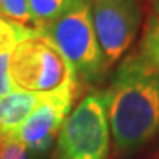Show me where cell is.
<instances>
[{
  "instance_id": "6",
  "label": "cell",
  "mask_w": 159,
  "mask_h": 159,
  "mask_svg": "<svg viewBox=\"0 0 159 159\" xmlns=\"http://www.w3.org/2000/svg\"><path fill=\"white\" fill-rule=\"evenodd\" d=\"M75 89L77 85H72L47 93L43 103L27 118L12 139L22 143L31 152L46 155L69 116L74 105Z\"/></svg>"
},
{
  "instance_id": "14",
  "label": "cell",
  "mask_w": 159,
  "mask_h": 159,
  "mask_svg": "<svg viewBox=\"0 0 159 159\" xmlns=\"http://www.w3.org/2000/svg\"><path fill=\"white\" fill-rule=\"evenodd\" d=\"M149 3H150V7H152V11H153V16H158L159 18V0H149Z\"/></svg>"
},
{
  "instance_id": "12",
  "label": "cell",
  "mask_w": 159,
  "mask_h": 159,
  "mask_svg": "<svg viewBox=\"0 0 159 159\" xmlns=\"http://www.w3.org/2000/svg\"><path fill=\"white\" fill-rule=\"evenodd\" d=\"M0 159H47L46 155L31 152L15 139H0Z\"/></svg>"
},
{
  "instance_id": "7",
  "label": "cell",
  "mask_w": 159,
  "mask_h": 159,
  "mask_svg": "<svg viewBox=\"0 0 159 159\" xmlns=\"http://www.w3.org/2000/svg\"><path fill=\"white\" fill-rule=\"evenodd\" d=\"M47 94L15 90L0 97V139H12Z\"/></svg>"
},
{
  "instance_id": "13",
  "label": "cell",
  "mask_w": 159,
  "mask_h": 159,
  "mask_svg": "<svg viewBox=\"0 0 159 159\" xmlns=\"http://www.w3.org/2000/svg\"><path fill=\"white\" fill-rule=\"evenodd\" d=\"M11 56L12 53H0V97L15 91L11 77Z\"/></svg>"
},
{
  "instance_id": "1",
  "label": "cell",
  "mask_w": 159,
  "mask_h": 159,
  "mask_svg": "<svg viewBox=\"0 0 159 159\" xmlns=\"http://www.w3.org/2000/svg\"><path fill=\"white\" fill-rule=\"evenodd\" d=\"M102 93L109 131L119 152H134L159 134V72L137 55L119 65Z\"/></svg>"
},
{
  "instance_id": "3",
  "label": "cell",
  "mask_w": 159,
  "mask_h": 159,
  "mask_svg": "<svg viewBox=\"0 0 159 159\" xmlns=\"http://www.w3.org/2000/svg\"><path fill=\"white\" fill-rule=\"evenodd\" d=\"M11 77L15 90L41 94L78 83L68 61L41 31L18 44L12 52Z\"/></svg>"
},
{
  "instance_id": "8",
  "label": "cell",
  "mask_w": 159,
  "mask_h": 159,
  "mask_svg": "<svg viewBox=\"0 0 159 159\" xmlns=\"http://www.w3.org/2000/svg\"><path fill=\"white\" fill-rule=\"evenodd\" d=\"M75 3L77 0H28L33 25L37 30H43L62 16Z\"/></svg>"
},
{
  "instance_id": "4",
  "label": "cell",
  "mask_w": 159,
  "mask_h": 159,
  "mask_svg": "<svg viewBox=\"0 0 159 159\" xmlns=\"http://www.w3.org/2000/svg\"><path fill=\"white\" fill-rule=\"evenodd\" d=\"M111 144L102 91L83 97L56 139L53 159H106Z\"/></svg>"
},
{
  "instance_id": "11",
  "label": "cell",
  "mask_w": 159,
  "mask_h": 159,
  "mask_svg": "<svg viewBox=\"0 0 159 159\" xmlns=\"http://www.w3.org/2000/svg\"><path fill=\"white\" fill-rule=\"evenodd\" d=\"M0 16L25 27L33 24L28 0H0Z\"/></svg>"
},
{
  "instance_id": "5",
  "label": "cell",
  "mask_w": 159,
  "mask_h": 159,
  "mask_svg": "<svg viewBox=\"0 0 159 159\" xmlns=\"http://www.w3.org/2000/svg\"><path fill=\"white\" fill-rule=\"evenodd\" d=\"M91 21L108 66L130 49L140 28L139 0H91Z\"/></svg>"
},
{
  "instance_id": "10",
  "label": "cell",
  "mask_w": 159,
  "mask_h": 159,
  "mask_svg": "<svg viewBox=\"0 0 159 159\" xmlns=\"http://www.w3.org/2000/svg\"><path fill=\"white\" fill-rule=\"evenodd\" d=\"M40 33V30L25 27L6 18L0 16V53H12L18 44L31 39Z\"/></svg>"
},
{
  "instance_id": "2",
  "label": "cell",
  "mask_w": 159,
  "mask_h": 159,
  "mask_svg": "<svg viewBox=\"0 0 159 159\" xmlns=\"http://www.w3.org/2000/svg\"><path fill=\"white\" fill-rule=\"evenodd\" d=\"M40 31L68 61L77 81L96 84L106 75L109 66L93 27L91 0H77L69 11Z\"/></svg>"
},
{
  "instance_id": "9",
  "label": "cell",
  "mask_w": 159,
  "mask_h": 159,
  "mask_svg": "<svg viewBox=\"0 0 159 159\" xmlns=\"http://www.w3.org/2000/svg\"><path fill=\"white\" fill-rule=\"evenodd\" d=\"M137 56L149 68L159 72V18L152 16L148 21L143 37L139 44Z\"/></svg>"
}]
</instances>
